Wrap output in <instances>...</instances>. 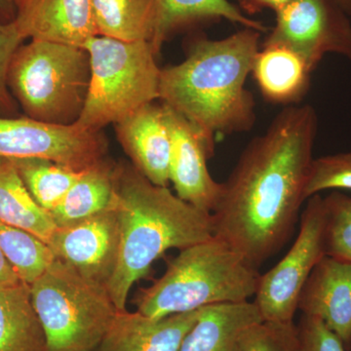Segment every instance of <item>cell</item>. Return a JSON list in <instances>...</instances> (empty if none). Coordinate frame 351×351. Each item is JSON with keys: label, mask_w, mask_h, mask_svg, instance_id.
I'll use <instances>...</instances> for the list:
<instances>
[{"label": "cell", "mask_w": 351, "mask_h": 351, "mask_svg": "<svg viewBox=\"0 0 351 351\" xmlns=\"http://www.w3.org/2000/svg\"><path fill=\"white\" fill-rule=\"evenodd\" d=\"M318 130L309 105L289 106L263 135L242 152L212 212L214 237L254 269L286 244L294 232Z\"/></svg>", "instance_id": "obj_1"}, {"label": "cell", "mask_w": 351, "mask_h": 351, "mask_svg": "<svg viewBox=\"0 0 351 351\" xmlns=\"http://www.w3.org/2000/svg\"><path fill=\"white\" fill-rule=\"evenodd\" d=\"M261 34L242 27L225 38H196L182 63L161 69L159 100L213 138L250 130L256 104L245 84Z\"/></svg>", "instance_id": "obj_2"}, {"label": "cell", "mask_w": 351, "mask_h": 351, "mask_svg": "<svg viewBox=\"0 0 351 351\" xmlns=\"http://www.w3.org/2000/svg\"><path fill=\"white\" fill-rule=\"evenodd\" d=\"M119 219V252L107 291L117 311H126L134 284L171 249H182L214 237L212 214L201 211L156 186L132 164H117L114 204Z\"/></svg>", "instance_id": "obj_3"}, {"label": "cell", "mask_w": 351, "mask_h": 351, "mask_svg": "<svg viewBox=\"0 0 351 351\" xmlns=\"http://www.w3.org/2000/svg\"><path fill=\"white\" fill-rule=\"evenodd\" d=\"M258 269L216 237L180 251L165 274L136 295L137 311L152 318L202 307L249 301L257 291Z\"/></svg>", "instance_id": "obj_4"}, {"label": "cell", "mask_w": 351, "mask_h": 351, "mask_svg": "<svg viewBox=\"0 0 351 351\" xmlns=\"http://www.w3.org/2000/svg\"><path fill=\"white\" fill-rule=\"evenodd\" d=\"M90 75L84 47L32 39L14 54L7 83L25 117L66 126L82 115Z\"/></svg>", "instance_id": "obj_5"}, {"label": "cell", "mask_w": 351, "mask_h": 351, "mask_svg": "<svg viewBox=\"0 0 351 351\" xmlns=\"http://www.w3.org/2000/svg\"><path fill=\"white\" fill-rule=\"evenodd\" d=\"M90 58L89 89L82 128L101 131L147 104L159 100L161 69L151 41L96 36L84 45Z\"/></svg>", "instance_id": "obj_6"}, {"label": "cell", "mask_w": 351, "mask_h": 351, "mask_svg": "<svg viewBox=\"0 0 351 351\" xmlns=\"http://www.w3.org/2000/svg\"><path fill=\"white\" fill-rule=\"evenodd\" d=\"M29 287L48 351H96L117 313L105 286L57 258Z\"/></svg>", "instance_id": "obj_7"}, {"label": "cell", "mask_w": 351, "mask_h": 351, "mask_svg": "<svg viewBox=\"0 0 351 351\" xmlns=\"http://www.w3.org/2000/svg\"><path fill=\"white\" fill-rule=\"evenodd\" d=\"M324 204L320 195L307 199L300 232L282 260L258 277L254 304L263 321L292 323L300 295L315 265L322 260L324 246Z\"/></svg>", "instance_id": "obj_8"}, {"label": "cell", "mask_w": 351, "mask_h": 351, "mask_svg": "<svg viewBox=\"0 0 351 351\" xmlns=\"http://www.w3.org/2000/svg\"><path fill=\"white\" fill-rule=\"evenodd\" d=\"M108 147L103 132L76 123L55 125L27 117H0V157L46 159L83 171L105 159Z\"/></svg>", "instance_id": "obj_9"}, {"label": "cell", "mask_w": 351, "mask_h": 351, "mask_svg": "<svg viewBox=\"0 0 351 351\" xmlns=\"http://www.w3.org/2000/svg\"><path fill=\"white\" fill-rule=\"evenodd\" d=\"M276 16L263 43L288 46L313 69L328 54L351 62V23L334 0H294Z\"/></svg>", "instance_id": "obj_10"}, {"label": "cell", "mask_w": 351, "mask_h": 351, "mask_svg": "<svg viewBox=\"0 0 351 351\" xmlns=\"http://www.w3.org/2000/svg\"><path fill=\"white\" fill-rule=\"evenodd\" d=\"M119 219L114 206L73 225L57 228L49 242L57 258L107 288L119 252Z\"/></svg>", "instance_id": "obj_11"}, {"label": "cell", "mask_w": 351, "mask_h": 351, "mask_svg": "<svg viewBox=\"0 0 351 351\" xmlns=\"http://www.w3.org/2000/svg\"><path fill=\"white\" fill-rule=\"evenodd\" d=\"M168 110L173 137L169 180L176 195L212 214L221 193V182L215 181L207 167L214 154L215 138L170 107Z\"/></svg>", "instance_id": "obj_12"}, {"label": "cell", "mask_w": 351, "mask_h": 351, "mask_svg": "<svg viewBox=\"0 0 351 351\" xmlns=\"http://www.w3.org/2000/svg\"><path fill=\"white\" fill-rule=\"evenodd\" d=\"M114 125L117 140L132 165L152 184L167 186L173 145L167 106L147 104Z\"/></svg>", "instance_id": "obj_13"}, {"label": "cell", "mask_w": 351, "mask_h": 351, "mask_svg": "<svg viewBox=\"0 0 351 351\" xmlns=\"http://www.w3.org/2000/svg\"><path fill=\"white\" fill-rule=\"evenodd\" d=\"M23 38L84 47L99 36L91 0H15Z\"/></svg>", "instance_id": "obj_14"}, {"label": "cell", "mask_w": 351, "mask_h": 351, "mask_svg": "<svg viewBox=\"0 0 351 351\" xmlns=\"http://www.w3.org/2000/svg\"><path fill=\"white\" fill-rule=\"evenodd\" d=\"M298 309L322 321L351 350V263L324 256L307 279Z\"/></svg>", "instance_id": "obj_15"}, {"label": "cell", "mask_w": 351, "mask_h": 351, "mask_svg": "<svg viewBox=\"0 0 351 351\" xmlns=\"http://www.w3.org/2000/svg\"><path fill=\"white\" fill-rule=\"evenodd\" d=\"M199 313L200 308L152 318L138 311H117L96 351H179Z\"/></svg>", "instance_id": "obj_16"}, {"label": "cell", "mask_w": 351, "mask_h": 351, "mask_svg": "<svg viewBox=\"0 0 351 351\" xmlns=\"http://www.w3.org/2000/svg\"><path fill=\"white\" fill-rule=\"evenodd\" d=\"M313 71L288 46L263 43L254 58L251 75L265 101L289 107L306 96Z\"/></svg>", "instance_id": "obj_17"}, {"label": "cell", "mask_w": 351, "mask_h": 351, "mask_svg": "<svg viewBox=\"0 0 351 351\" xmlns=\"http://www.w3.org/2000/svg\"><path fill=\"white\" fill-rule=\"evenodd\" d=\"M261 321L254 302L202 307L179 351H241L245 332Z\"/></svg>", "instance_id": "obj_18"}, {"label": "cell", "mask_w": 351, "mask_h": 351, "mask_svg": "<svg viewBox=\"0 0 351 351\" xmlns=\"http://www.w3.org/2000/svg\"><path fill=\"white\" fill-rule=\"evenodd\" d=\"M221 20L262 34L269 31L263 22L249 17L228 0H157L156 29L151 41L154 52L158 55L164 43L179 29Z\"/></svg>", "instance_id": "obj_19"}, {"label": "cell", "mask_w": 351, "mask_h": 351, "mask_svg": "<svg viewBox=\"0 0 351 351\" xmlns=\"http://www.w3.org/2000/svg\"><path fill=\"white\" fill-rule=\"evenodd\" d=\"M117 166L105 158L83 171L64 199L50 212L58 228L80 223L113 206Z\"/></svg>", "instance_id": "obj_20"}, {"label": "cell", "mask_w": 351, "mask_h": 351, "mask_svg": "<svg viewBox=\"0 0 351 351\" xmlns=\"http://www.w3.org/2000/svg\"><path fill=\"white\" fill-rule=\"evenodd\" d=\"M0 351H48L31 287L24 282L0 286Z\"/></svg>", "instance_id": "obj_21"}, {"label": "cell", "mask_w": 351, "mask_h": 351, "mask_svg": "<svg viewBox=\"0 0 351 351\" xmlns=\"http://www.w3.org/2000/svg\"><path fill=\"white\" fill-rule=\"evenodd\" d=\"M0 221L49 244L57 225L25 186L12 159L0 157Z\"/></svg>", "instance_id": "obj_22"}, {"label": "cell", "mask_w": 351, "mask_h": 351, "mask_svg": "<svg viewBox=\"0 0 351 351\" xmlns=\"http://www.w3.org/2000/svg\"><path fill=\"white\" fill-rule=\"evenodd\" d=\"M99 36L124 41H152L157 0H91Z\"/></svg>", "instance_id": "obj_23"}, {"label": "cell", "mask_w": 351, "mask_h": 351, "mask_svg": "<svg viewBox=\"0 0 351 351\" xmlns=\"http://www.w3.org/2000/svg\"><path fill=\"white\" fill-rule=\"evenodd\" d=\"M12 161L32 198L49 213L64 199L84 171L46 159L22 158Z\"/></svg>", "instance_id": "obj_24"}, {"label": "cell", "mask_w": 351, "mask_h": 351, "mask_svg": "<svg viewBox=\"0 0 351 351\" xmlns=\"http://www.w3.org/2000/svg\"><path fill=\"white\" fill-rule=\"evenodd\" d=\"M0 247L21 281L31 286L57 260L36 235L0 223Z\"/></svg>", "instance_id": "obj_25"}, {"label": "cell", "mask_w": 351, "mask_h": 351, "mask_svg": "<svg viewBox=\"0 0 351 351\" xmlns=\"http://www.w3.org/2000/svg\"><path fill=\"white\" fill-rule=\"evenodd\" d=\"M325 254L351 263V197L339 193L323 197Z\"/></svg>", "instance_id": "obj_26"}, {"label": "cell", "mask_w": 351, "mask_h": 351, "mask_svg": "<svg viewBox=\"0 0 351 351\" xmlns=\"http://www.w3.org/2000/svg\"><path fill=\"white\" fill-rule=\"evenodd\" d=\"M329 189L351 191V152L314 158L304 193L306 199Z\"/></svg>", "instance_id": "obj_27"}, {"label": "cell", "mask_w": 351, "mask_h": 351, "mask_svg": "<svg viewBox=\"0 0 351 351\" xmlns=\"http://www.w3.org/2000/svg\"><path fill=\"white\" fill-rule=\"evenodd\" d=\"M241 351H299L297 326L261 321L245 332Z\"/></svg>", "instance_id": "obj_28"}, {"label": "cell", "mask_w": 351, "mask_h": 351, "mask_svg": "<svg viewBox=\"0 0 351 351\" xmlns=\"http://www.w3.org/2000/svg\"><path fill=\"white\" fill-rule=\"evenodd\" d=\"M24 40L14 21L0 22V117H16L18 115L19 105L9 90L7 76L14 54Z\"/></svg>", "instance_id": "obj_29"}, {"label": "cell", "mask_w": 351, "mask_h": 351, "mask_svg": "<svg viewBox=\"0 0 351 351\" xmlns=\"http://www.w3.org/2000/svg\"><path fill=\"white\" fill-rule=\"evenodd\" d=\"M297 329L299 351H348L341 339L318 318L302 314Z\"/></svg>", "instance_id": "obj_30"}, {"label": "cell", "mask_w": 351, "mask_h": 351, "mask_svg": "<svg viewBox=\"0 0 351 351\" xmlns=\"http://www.w3.org/2000/svg\"><path fill=\"white\" fill-rule=\"evenodd\" d=\"M237 1H239V8L243 11V13L251 17L252 15L262 12L265 9H270L276 12L294 0H237Z\"/></svg>", "instance_id": "obj_31"}, {"label": "cell", "mask_w": 351, "mask_h": 351, "mask_svg": "<svg viewBox=\"0 0 351 351\" xmlns=\"http://www.w3.org/2000/svg\"><path fill=\"white\" fill-rule=\"evenodd\" d=\"M23 282L15 274L0 247V286H11Z\"/></svg>", "instance_id": "obj_32"}, {"label": "cell", "mask_w": 351, "mask_h": 351, "mask_svg": "<svg viewBox=\"0 0 351 351\" xmlns=\"http://www.w3.org/2000/svg\"><path fill=\"white\" fill-rule=\"evenodd\" d=\"M15 0H0V19L2 22H12L15 19Z\"/></svg>", "instance_id": "obj_33"}, {"label": "cell", "mask_w": 351, "mask_h": 351, "mask_svg": "<svg viewBox=\"0 0 351 351\" xmlns=\"http://www.w3.org/2000/svg\"><path fill=\"white\" fill-rule=\"evenodd\" d=\"M348 16H351V0H334Z\"/></svg>", "instance_id": "obj_34"}]
</instances>
